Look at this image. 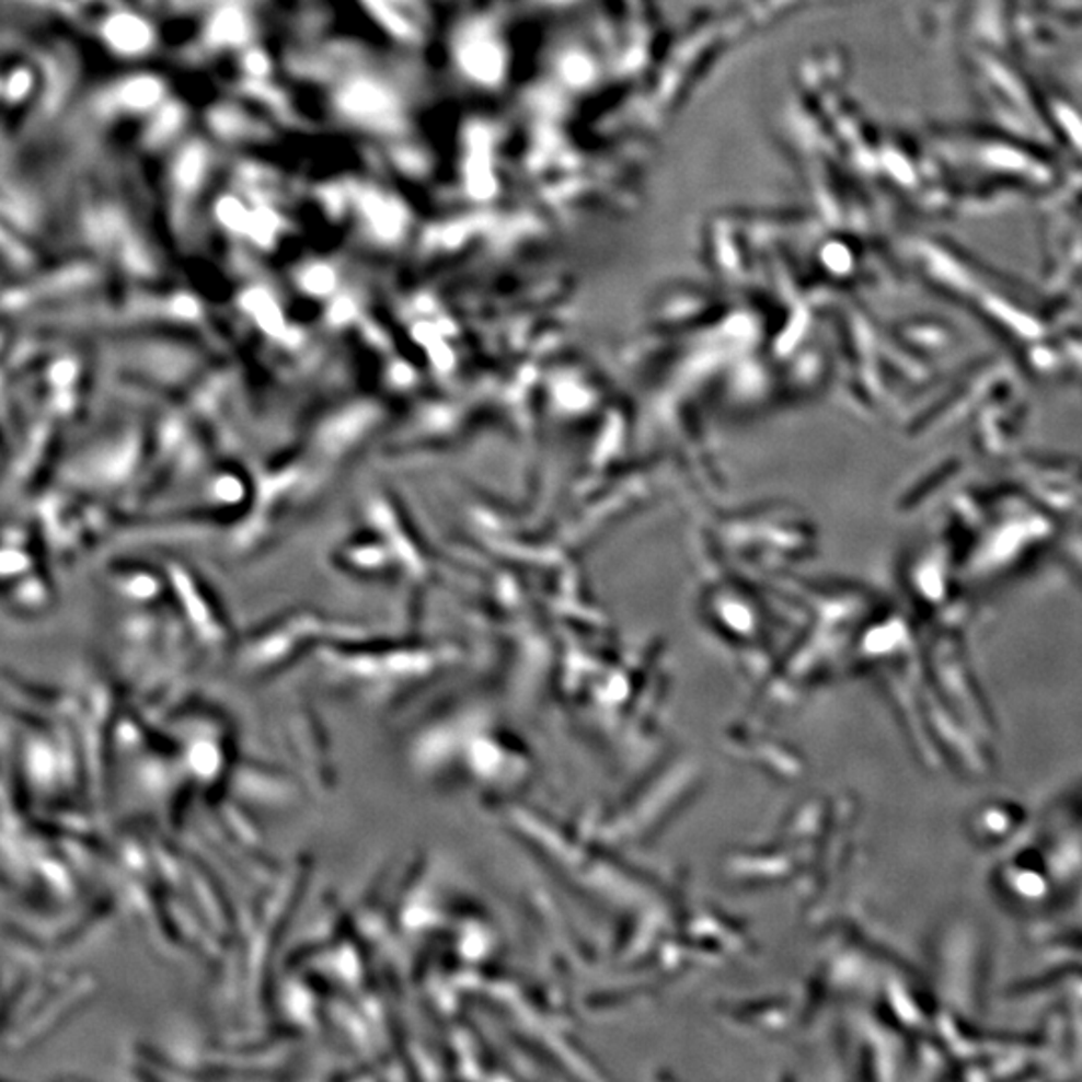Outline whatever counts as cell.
Segmentation results:
<instances>
[{
  "instance_id": "cell-1",
  "label": "cell",
  "mask_w": 1082,
  "mask_h": 1082,
  "mask_svg": "<svg viewBox=\"0 0 1082 1082\" xmlns=\"http://www.w3.org/2000/svg\"><path fill=\"white\" fill-rule=\"evenodd\" d=\"M342 105L354 115H376L389 106V94L373 83L349 84L343 93Z\"/></svg>"
},
{
  "instance_id": "cell-2",
  "label": "cell",
  "mask_w": 1082,
  "mask_h": 1082,
  "mask_svg": "<svg viewBox=\"0 0 1082 1082\" xmlns=\"http://www.w3.org/2000/svg\"><path fill=\"white\" fill-rule=\"evenodd\" d=\"M365 212L369 215V221L376 225L377 231L381 235H395L401 227V212L393 203L369 195L364 199Z\"/></svg>"
},
{
  "instance_id": "cell-3",
  "label": "cell",
  "mask_w": 1082,
  "mask_h": 1082,
  "mask_svg": "<svg viewBox=\"0 0 1082 1082\" xmlns=\"http://www.w3.org/2000/svg\"><path fill=\"white\" fill-rule=\"evenodd\" d=\"M245 35H248L245 21H243L241 12L235 11V9H225L212 21V41L219 45H233V43L237 45L245 38Z\"/></svg>"
},
{
  "instance_id": "cell-4",
  "label": "cell",
  "mask_w": 1082,
  "mask_h": 1082,
  "mask_svg": "<svg viewBox=\"0 0 1082 1082\" xmlns=\"http://www.w3.org/2000/svg\"><path fill=\"white\" fill-rule=\"evenodd\" d=\"M407 0H371V4L376 7V11L379 12V16L385 21V23L395 28L398 33H403L407 35L412 31V23L403 16L401 9L405 7Z\"/></svg>"
},
{
  "instance_id": "cell-5",
  "label": "cell",
  "mask_w": 1082,
  "mask_h": 1082,
  "mask_svg": "<svg viewBox=\"0 0 1082 1082\" xmlns=\"http://www.w3.org/2000/svg\"><path fill=\"white\" fill-rule=\"evenodd\" d=\"M217 212H219V219L223 221L227 227L235 229V231H249V221H251V212L239 203L237 199H231V197H225L219 203L217 207Z\"/></svg>"
},
{
  "instance_id": "cell-6",
  "label": "cell",
  "mask_w": 1082,
  "mask_h": 1082,
  "mask_svg": "<svg viewBox=\"0 0 1082 1082\" xmlns=\"http://www.w3.org/2000/svg\"><path fill=\"white\" fill-rule=\"evenodd\" d=\"M203 173V153L199 149H188L179 165V179L185 187H193Z\"/></svg>"
},
{
  "instance_id": "cell-7",
  "label": "cell",
  "mask_w": 1082,
  "mask_h": 1082,
  "mask_svg": "<svg viewBox=\"0 0 1082 1082\" xmlns=\"http://www.w3.org/2000/svg\"><path fill=\"white\" fill-rule=\"evenodd\" d=\"M275 229H277V219H275L273 212L267 211V209L251 212L248 233H251L255 239H260L261 243L269 241L270 235L275 233Z\"/></svg>"
},
{
  "instance_id": "cell-8",
  "label": "cell",
  "mask_w": 1082,
  "mask_h": 1082,
  "mask_svg": "<svg viewBox=\"0 0 1082 1082\" xmlns=\"http://www.w3.org/2000/svg\"><path fill=\"white\" fill-rule=\"evenodd\" d=\"M463 62L473 74H490L494 71V57L487 48L470 47L463 50Z\"/></svg>"
},
{
  "instance_id": "cell-9",
  "label": "cell",
  "mask_w": 1082,
  "mask_h": 1082,
  "mask_svg": "<svg viewBox=\"0 0 1082 1082\" xmlns=\"http://www.w3.org/2000/svg\"><path fill=\"white\" fill-rule=\"evenodd\" d=\"M117 38L123 45L141 47L147 43V31H145V26H141V23L123 21V23L117 24Z\"/></svg>"
},
{
  "instance_id": "cell-10",
  "label": "cell",
  "mask_w": 1082,
  "mask_h": 1082,
  "mask_svg": "<svg viewBox=\"0 0 1082 1082\" xmlns=\"http://www.w3.org/2000/svg\"><path fill=\"white\" fill-rule=\"evenodd\" d=\"M159 96V84L154 83H142L139 87H135L130 91V99L139 105H147V103H153L154 99Z\"/></svg>"
},
{
  "instance_id": "cell-11",
  "label": "cell",
  "mask_w": 1082,
  "mask_h": 1082,
  "mask_svg": "<svg viewBox=\"0 0 1082 1082\" xmlns=\"http://www.w3.org/2000/svg\"><path fill=\"white\" fill-rule=\"evenodd\" d=\"M248 65H249V69H251V71L253 72H257V74H261V72H265V69H267V62H265V59H263V57H260V55H253V57H251V59L248 60Z\"/></svg>"
}]
</instances>
